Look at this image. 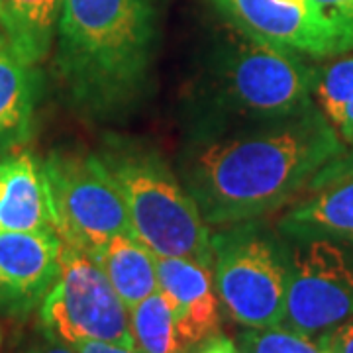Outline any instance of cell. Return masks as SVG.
<instances>
[{
	"instance_id": "6da1fadb",
	"label": "cell",
	"mask_w": 353,
	"mask_h": 353,
	"mask_svg": "<svg viewBox=\"0 0 353 353\" xmlns=\"http://www.w3.org/2000/svg\"><path fill=\"white\" fill-rule=\"evenodd\" d=\"M345 155V141L316 106L271 124L194 134L176 175L208 226L257 220L290 202Z\"/></svg>"
},
{
	"instance_id": "7a4b0ae2",
	"label": "cell",
	"mask_w": 353,
	"mask_h": 353,
	"mask_svg": "<svg viewBox=\"0 0 353 353\" xmlns=\"http://www.w3.org/2000/svg\"><path fill=\"white\" fill-rule=\"evenodd\" d=\"M153 0H63L55 67L92 118L124 114L141 99L155 50Z\"/></svg>"
},
{
	"instance_id": "3957f363",
	"label": "cell",
	"mask_w": 353,
	"mask_h": 353,
	"mask_svg": "<svg viewBox=\"0 0 353 353\" xmlns=\"http://www.w3.org/2000/svg\"><path fill=\"white\" fill-rule=\"evenodd\" d=\"M318 69L228 22L194 85V134L271 124L314 104Z\"/></svg>"
},
{
	"instance_id": "277c9868",
	"label": "cell",
	"mask_w": 353,
	"mask_h": 353,
	"mask_svg": "<svg viewBox=\"0 0 353 353\" xmlns=\"http://www.w3.org/2000/svg\"><path fill=\"white\" fill-rule=\"evenodd\" d=\"M99 155L112 173L139 240L157 257L212 267V232L181 176L153 145L108 136Z\"/></svg>"
},
{
	"instance_id": "5b68a950",
	"label": "cell",
	"mask_w": 353,
	"mask_h": 353,
	"mask_svg": "<svg viewBox=\"0 0 353 353\" xmlns=\"http://www.w3.org/2000/svg\"><path fill=\"white\" fill-rule=\"evenodd\" d=\"M212 275L222 310L243 328L281 326L290 281L289 240L261 218L212 234Z\"/></svg>"
},
{
	"instance_id": "8992f818",
	"label": "cell",
	"mask_w": 353,
	"mask_h": 353,
	"mask_svg": "<svg viewBox=\"0 0 353 353\" xmlns=\"http://www.w3.org/2000/svg\"><path fill=\"white\" fill-rule=\"evenodd\" d=\"M43 171L51 226L65 243L90 253L118 234L134 232L124 196L99 153L53 152Z\"/></svg>"
},
{
	"instance_id": "52a82bcc",
	"label": "cell",
	"mask_w": 353,
	"mask_h": 353,
	"mask_svg": "<svg viewBox=\"0 0 353 353\" xmlns=\"http://www.w3.org/2000/svg\"><path fill=\"white\" fill-rule=\"evenodd\" d=\"M39 322L43 332L65 343L94 340L136 347L130 308L101 265L87 252L65 241L57 279L39 304Z\"/></svg>"
},
{
	"instance_id": "ba28073f",
	"label": "cell",
	"mask_w": 353,
	"mask_h": 353,
	"mask_svg": "<svg viewBox=\"0 0 353 353\" xmlns=\"http://www.w3.org/2000/svg\"><path fill=\"white\" fill-rule=\"evenodd\" d=\"M290 281L283 326L318 338L353 320V245L289 240Z\"/></svg>"
},
{
	"instance_id": "9c48e42d",
	"label": "cell",
	"mask_w": 353,
	"mask_h": 353,
	"mask_svg": "<svg viewBox=\"0 0 353 353\" xmlns=\"http://www.w3.org/2000/svg\"><path fill=\"white\" fill-rule=\"evenodd\" d=\"M243 34L304 57L341 53L340 41L312 0H208Z\"/></svg>"
},
{
	"instance_id": "30bf717a",
	"label": "cell",
	"mask_w": 353,
	"mask_h": 353,
	"mask_svg": "<svg viewBox=\"0 0 353 353\" xmlns=\"http://www.w3.org/2000/svg\"><path fill=\"white\" fill-rule=\"evenodd\" d=\"M63 240L53 226L0 234V306L28 314L59 273Z\"/></svg>"
},
{
	"instance_id": "8fae6325",
	"label": "cell",
	"mask_w": 353,
	"mask_h": 353,
	"mask_svg": "<svg viewBox=\"0 0 353 353\" xmlns=\"http://www.w3.org/2000/svg\"><path fill=\"white\" fill-rule=\"evenodd\" d=\"M157 275L159 290L173 304L179 334L189 350L220 334L222 304L212 267L183 257H157Z\"/></svg>"
},
{
	"instance_id": "7c38bea8",
	"label": "cell",
	"mask_w": 353,
	"mask_h": 353,
	"mask_svg": "<svg viewBox=\"0 0 353 353\" xmlns=\"http://www.w3.org/2000/svg\"><path fill=\"white\" fill-rule=\"evenodd\" d=\"M51 226L43 161L30 153L0 161V234Z\"/></svg>"
},
{
	"instance_id": "4fadbf2b",
	"label": "cell",
	"mask_w": 353,
	"mask_h": 353,
	"mask_svg": "<svg viewBox=\"0 0 353 353\" xmlns=\"http://www.w3.org/2000/svg\"><path fill=\"white\" fill-rule=\"evenodd\" d=\"M277 230L287 240H330L353 245V176L292 204L279 218Z\"/></svg>"
},
{
	"instance_id": "5bb4252c",
	"label": "cell",
	"mask_w": 353,
	"mask_h": 353,
	"mask_svg": "<svg viewBox=\"0 0 353 353\" xmlns=\"http://www.w3.org/2000/svg\"><path fill=\"white\" fill-rule=\"evenodd\" d=\"M128 308L159 290L157 255L134 232L118 234L88 253Z\"/></svg>"
},
{
	"instance_id": "9a60e30c",
	"label": "cell",
	"mask_w": 353,
	"mask_h": 353,
	"mask_svg": "<svg viewBox=\"0 0 353 353\" xmlns=\"http://www.w3.org/2000/svg\"><path fill=\"white\" fill-rule=\"evenodd\" d=\"M34 69L20 59L0 30V153L30 138L38 102Z\"/></svg>"
},
{
	"instance_id": "2e32d148",
	"label": "cell",
	"mask_w": 353,
	"mask_h": 353,
	"mask_svg": "<svg viewBox=\"0 0 353 353\" xmlns=\"http://www.w3.org/2000/svg\"><path fill=\"white\" fill-rule=\"evenodd\" d=\"M63 0H0V30L24 63L50 55Z\"/></svg>"
},
{
	"instance_id": "e0dca14e",
	"label": "cell",
	"mask_w": 353,
	"mask_h": 353,
	"mask_svg": "<svg viewBox=\"0 0 353 353\" xmlns=\"http://www.w3.org/2000/svg\"><path fill=\"white\" fill-rule=\"evenodd\" d=\"M130 326L141 353H190L179 334L175 308L161 290L130 308Z\"/></svg>"
},
{
	"instance_id": "ac0fdd59",
	"label": "cell",
	"mask_w": 353,
	"mask_h": 353,
	"mask_svg": "<svg viewBox=\"0 0 353 353\" xmlns=\"http://www.w3.org/2000/svg\"><path fill=\"white\" fill-rule=\"evenodd\" d=\"M314 102L338 136L353 145V53L318 71Z\"/></svg>"
},
{
	"instance_id": "d6986e66",
	"label": "cell",
	"mask_w": 353,
	"mask_h": 353,
	"mask_svg": "<svg viewBox=\"0 0 353 353\" xmlns=\"http://www.w3.org/2000/svg\"><path fill=\"white\" fill-rule=\"evenodd\" d=\"M240 353H324L318 340L287 326L243 328L236 338Z\"/></svg>"
},
{
	"instance_id": "ffe728a7",
	"label": "cell",
	"mask_w": 353,
	"mask_h": 353,
	"mask_svg": "<svg viewBox=\"0 0 353 353\" xmlns=\"http://www.w3.org/2000/svg\"><path fill=\"white\" fill-rule=\"evenodd\" d=\"M340 41L341 53L353 51V0H312Z\"/></svg>"
},
{
	"instance_id": "44dd1931",
	"label": "cell",
	"mask_w": 353,
	"mask_h": 353,
	"mask_svg": "<svg viewBox=\"0 0 353 353\" xmlns=\"http://www.w3.org/2000/svg\"><path fill=\"white\" fill-rule=\"evenodd\" d=\"M318 343L324 353H353V320L320 334Z\"/></svg>"
},
{
	"instance_id": "7402d4cb",
	"label": "cell",
	"mask_w": 353,
	"mask_h": 353,
	"mask_svg": "<svg viewBox=\"0 0 353 353\" xmlns=\"http://www.w3.org/2000/svg\"><path fill=\"white\" fill-rule=\"evenodd\" d=\"M77 353H141L138 347H128L120 343H110V341H94L83 340L69 343Z\"/></svg>"
},
{
	"instance_id": "603a6c76",
	"label": "cell",
	"mask_w": 353,
	"mask_h": 353,
	"mask_svg": "<svg viewBox=\"0 0 353 353\" xmlns=\"http://www.w3.org/2000/svg\"><path fill=\"white\" fill-rule=\"evenodd\" d=\"M24 353H77L69 343H65L63 340L51 336L48 332H43L41 340L34 341Z\"/></svg>"
},
{
	"instance_id": "cb8c5ba5",
	"label": "cell",
	"mask_w": 353,
	"mask_h": 353,
	"mask_svg": "<svg viewBox=\"0 0 353 353\" xmlns=\"http://www.w3.org/2000/svg\"><path fill=\"white\" fill-rule=\"evenodd\" d=\"M190 353H240L236 341H232L222 334H216L206 341H202L201 345L192 347Z\"/></svg>"
},
{
	"instance_id": "d4e9b609",
	"label": "cell",
	"mask_w": 353,
	"mask_h": 353,
	"mask_svg": "<svg viewBox=\"0 0 353 353\" xmlns=\"http://www.w3.org/2000/svg\"><path fill=\"white\" fill-rule=\"evenodd\" d=\"M0 345H2V330H0Z\"/></svg>"
}]
</instances>
